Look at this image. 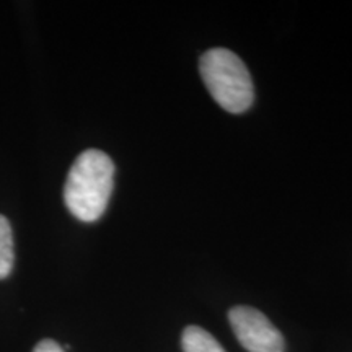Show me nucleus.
<instances>
[{"label": "nucleus", "instance_id": "nucleus-1", "mask_svg": "<svg viewBox=\"0 0 352 352\" xmlns=\"http://www.w3.org/2000/svg\"><path fill=\"white\" fill-rule=\"evenodd\" d=\"M114 184L111 157L98 148H88L76 158L64 186L67 209L82 222H95L108 208Z\"/></svg>", "mask_w": 352, "mask_h": 352}, {"label": "nucleus", "instance_id": "nucleus-2", "mask_svg": "<svg viewBox=\"0 0 352 352\" xmlns=\"http://www.w3.org/2000/svg\"><path fill=\"white\" fill-rule=\"evenodd\" d=\"M206 88L219 107L232 114H241L254 101L253 78L243 60L226 47L206 51L199 60Z\"/></svg>", "mask_w": 352, "mask_h": 352}, {"label": "nucleus", "instance_id": "nucleus-3", "mask_svg": "<svg viewBox=\"0 0 352 352\" xmlns=\"http://www.w3.org/2000/svg\"><path fill=\"white\" fill-rule=\"evenodd\" d=\"M228 321L240 344L250 352H285V341L270 318L253 307L239 305L228 311Z\"/></svg>", "mask_w": 352, "mask_h": 352}, {"label": "nucleus", "instance_id": "nucleus-4", "mask_svg": "<svg viewBox=\"0 0 352 352\" xmlns=\"http://www.w3.org/2000/svg\"><path fill=\"white\" fill-rule=\"evenodd\" d=\"M183 352H226L212 334L201 327L184 328L182 334Z\"/></svg>", "mask_w": 352, "mask_h": 352}, {"label": "nucleus", "instance_id": "nucleus-5", "mask_svg": "<svg viewBox=\"0 0 352 352\" xmlns=\"http://www.w3.org/2000/svg\"><path fill=\"white\" fill-rule=\"evenodd\" d=\"M13 261V236H12V227L10 222L0 215V279L6 277L12 272Z\"/></svg>", "mask_w": 352, "mask_h": 352}, {"label": "nucleus", "instance_id": "nucleus-6", "mask_svg": "<svg viewBox=\"0 0 352 352\" xmlns=\"http://www.w3.org/2000/svg\"><path fill=\"white\" fill-rule=\"evenodd\" d=\"M33 352H64V349L57 344L56 341L44 340L41 342H38L36 347L33 349Z\"/></svg>", "mask_w": 352, "mask_h": 352}]
</instances>
